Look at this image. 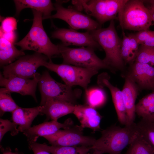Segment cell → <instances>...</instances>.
<instances>
[{"mask_svg":"<svg viewBox=\"0 0 154 154\" xmlns=\"http://www.w3.org/2000/svg\"><path fill=\"white\" fill-rule=\"evenodd\" d=\"M137 133V123L134 122L123 127L111 126L101 131V137L91 146L92 150L97 154H120Z\"/></svg>","mask_w":154,"mask_h":154,"instance_id":"obj_1","label":"cell"},{"mask_svg":"<svg viewBox=\"0 0 154 154\" xmlns=\"http://www.w3.org/2000/svg\"><path fill=\"white\" fill-rule=\"evenodd\" d=\"M32 10L33 19L30 30L23 39L14 44L20 46L23 51L33 50L45 55L50 60L53 56L60 54L58 45L51 42L44 30L42 23V13Z\"/></svg>","mask_w":154,"mask_h":154,"instance_id":"obj_2","label":"cell"},{"mask_svg":"<svg viewBox=\"0 0 154 154\" xmlns=\"http://www.w3.org/2000/svg\"><path fill=\"white\" fill-rule=\"evenodd\" d=\"M89 31L105 52V57L103 60L104 62L112 69H122L125 64L121 55V40L116 29L114 20L110 21L106 28H100Z\"/></svg>","mask_w":154,"mask_h":154,"instance_id":"obj_3","label":"cell"},{"mask_svg":"<svg viewBox=\"0 0 154 154\" xmlns=\"http://www.w3.org/2000/svg\"><path fill=\"white\" fill-rule=\"evenodd\" d=\"M122 29L139 31L148 30L153 21L149 10L143 0H128L118 14Z\"/></svg>","mask_w":154,"mask_h":154,"instance_id":"obj_4","label":"cell"},{"mask_svg":"<svg viewBox=\"0 0 154 154\" xmlns=\"http://www.w3.org/2000/svg\"><path fill=\"white\" fill-rule=\"evenodd\" d=\"M38 84L41 95V106L52 99L65 101L75 105L81 95V90H73L72 87L57 82L48 71L40 75Z\"/></svg>","mask_w":154,"mask_h":154,"instance_id":"obj_5","label":"cell"},{"mask_svg":"<svg viewBox=\"0 0 154 154\" xmlns=\"http://www.w3.org/2000/svg\"><path fill=\"white\" fill-rule=\"evenodd\" d=\"M63 64L98 70L101 69H112L96 54L94 48L81 47L72 48L62 44H58Z\"/></svg>","mask_w":154,"mask_h":154,"instance_id":"obj_6","label":"cell"},{"mask_svg":"<svg viewBox=\"0 0 154 154\" xmlns=\"http://www.w3.org/2000/svg\"><path fill=\"white\" fill-rule=\"evenodd\" d=\"M45 62L44 66L56 73L67 85L71 87L79 86L85 91L92 78L98 72L97 70L70 64H56L51 59Z\"/></svg>","mask_w":154,"mask_h":154,"instance_id":"obj_7","label":"cell"},{"mask_svg":"<svg viewBox=\"0 0 154 154\" xmlns=\"http://www.w3.org/2000/svg\"><path fill=\"white\" fill-rule=\"evenodd\" d=\"M49 60L45 55L35 52L30 55H23L13 62L4 66L3 76L5 78L17 77L27 79L33 78L37 72V69L44 66Z\"/></svg>","mask_w":154,"mask_h":154,"instance_id":"obj_8","label":"cell"},{"mask_svg":"<svg viewBox=\"0 0 154 154\" xmlns=\"http://www.w3.org/2000/svg\"><path fill=\"white\" fill-rule=\"evenodd\" d=\"M73 4L76 10H84L95 18L101 26L107 21L116 19L119 11L115 0H74Z\"/></svg>","mask_w":154,"mask_h":154,"instance_id":"obj_9","label":"cell"},{"mask_svg":"<svg viewBox=\"0 0 154 154\" xmlns=\"http://www.w3.org/2000/svg\"><path fill=\"white\" fill-rule=\"evenodd\" d=\"M62 3L56 1L54 4L56 13L53 15L46 18L48 19H58L66 22L70 28L74 30L84 29L91 31L101 28L98 23L75 9L66 8L62 5Z\"/></svg>","mask_w":154,"mask_h":154,"instance_id":"obj_10","label":"cell"},{"mask_svg":"<svg viewBox=\"0 0 154 154\" xmlns=\"http://www.w3.org/2000/svg\"><path fill=\"white\" fill-rule=\"evenodd\" d=\"M83 129L80 125H73L63 130L60 129L53 134L43 137L52 145L92 146L96 139L84 135Z\"/></svg>","mask_w":154,"mask_h":154,"instance_id":"obj_11","label":"cell"},{"mask_svg":"<svg viewBox=\"0 0 154 154\" xmlns=\"http://www.w3.org/2000/svg\"><path fill=\"white\" fill-rule=\"evenodd\" d=\"M51 37L60 40L62 44L66 46H86L94 49L101 48L93 38L89 31L81 33L71 28L58 29L52 33Z\"/></svg>","mask_w":154,"mask_h":154,"instance_id":"obj_12","label":"cell"},{"mask_svg":"<svg viewBox=\"0 0 154 154\" xmlns=\"http://www.w3.org/2000/svg\"><path fill=\"white\" fill-rule=\"evenodd\" d=\"M40 75L37 73L32 79L14 76L5 78L0 72V86L6 88L11 93L31 96L37 102L36 91Z\"/></svg>","mask_w":154,"mask_h":154,"instance_id":"obj_13","label":"cell"},{"mask_svg":"<svg viewBox=\"0 0 154 154\" xmlns=\"http://www.w3.org/2000/svg\"><path fill=\"white\" fill-rule=\"evenodd\" d=\"M73 122L70 118L67 119L63 123L52 120L34 125L23 133L27 137L29 142H35L39 137L53 134L61 128L64 129L68 128L73 126Z\"/></svg>","mask_w":154,"mask_h":154,"instance_id":"obj_14","label":"cell"},{"mask_svg":"<svg viewBox=\"0 0 154 154\" xmlns=\"http://www.w3.org/2000/svg\"><path fill=\"white\" fill-rule=\"evenodd\" d=\"M131 64L128 75L138 87L154 91V67L137 62Z\"/></svg>","mask_w":154,"mask_h":154,"instance_id":"obj_15","label":"cell"},{"mask_svg":"<svg viewBox=\"0 0 154 154\" xmlns=\"http://www.w3.org/2000/svg\"><path fill=\"white\" fill-rule=\"evenodd\" d=\"M73 114L77 117L83 128L91 129L93 132L100 129L102 116L95 108L87 104L75 105Z\"/></svg>","mask_w":154,"mask_h":154,"instance_id":"obj_16","label":"cell"},{"mask_svg":"<svg viewBox=\"0 0 154 154\" xmlns=\"http://www.w3.org/2000/svg\"><path fill=\"white\" fill-rule=\"evenodd\" d=\"M138 88L136 84L128 75L121 90L126 110L127 119V125L134 122L135 114V104L138 95Z\"/></svg>","mask_w":154,"mask_h":154,"instance_id":"obj_17","label":"cell"},{"mask_svg":"<svg viewBox=\"0 0 154 154\" xmlns=\"http://www.w3.org/2000/svg\"><path fill=\"white\" fill-rule=\"evenodd\" d=\"M42 106L41 114L45 115L46 120L57 121L60 117L73 113L75 104L65 101L52 99L47 101Z\"/></svg>","mask_w":154,"mask_h":154,"instance_id":"obj_18","label":"cell"},{"mask_svg":"<svg viewBox=\"0 0 154 154\" xmlns=\"http://www.w3.org/2000/svg\"><path fill=\"white\" fill-rule=\"evenodd\" d=\"M99 77L98 84L100 86L107 87L111 92L119 121L122 125H127V117L121 91L112 85L104 76L102 75Z\"/></svg>","mask_w":154,"mask_h":154,"instance_id":"obj_19","label":"cell"},{"mask_svg":"<svg viewBox=\"0 0 154 154\" xmlns=\"http://www.w3.org/2000/svg\"><path fill=\"white\" fill-rule=\"evenodd\" d=\"M43 106H38L29 108L19 107L12 113L13 122L18 126L19 131L23 132L31 127L32 122L38 115L41 114Z\"/></svg>","mask_w":154,"mask_h":154,"instance_id":"obj_20","label":"cell"},{"mask_svg":"<svg viewBox=\"0 0 154 154\" xmlns=\"http://www.w3.org/2000/svg\"><path fill=\"white\" fill-rule=\"evenodd\" d=\"M14 1L17 16L23 9L30 8L41 12L43 15V20L51 15L52 11L55 10L54 4L50 0H15Z\"/></svg>","mask_w":154,"mask_h":154,"instance_id":"obj_21","label":"cell"},{"mask_svg":"<svg viewBox=\"0 0 154 154\" xmlns=\"http://www.w3.org/2000/svg\"><path fill=\"white\" fill-rule=\"evenodd\" d=\"M13 44L5 39H0V64L1 66L9 64L20 57L25 55L22 49H17Z\"/></svg>","mask_w":154,"mask_h":154,"instance_id":"obj_22","label":"cell"},{"mask_svg":"<svg viewBox=\"0 0 154 154\" xmlns=\"http://www.w3.org/2000/svg\"><path fill=\"white\" fill-rule=\"evenodd\" d=\"M135 112L142 119L154 121V91L139 100L135 105Z\"/></svg>","mask_w":154,"mask_h":154,"instance_id":"obj_23","label":"cell"},{"mask_svg":"<svg viewBox=\"0 0 154 154\" xmlns=\"http://www.w3.org/2000/svg\"><path fill=\"white\" fill-rule=\"evenodd\" d=\"M40 144L43 148L52 154H91L90 151L92 150L91 146H48Z\"/></svg>","mask_w":154,"mask_h":154,"instance_id":"obj_24","label":"cell"},{"mask_svg":"<svg viewBox=\"0 0 154 154\" xmlns=\"http://www.w3.org/2000/svg\"><path fill=\"white\" fill-rule=\"evenodd\" d=\"M125 154H154V150L138 133Z\"/></svg>","mask_w":154,"mask_h":154,"instance_id":"obj_25","label":"cell"},{"mask_svg":"<svg viewBox=\"0 0 154 154\" xmlns=\"http://www.w3.org/2000/svg\"><path fill=\"white\" fill-rule=\"evenodd\" d=\"M11 93L5 88L0 89L1 116L6 112L12 113L19 107L12 98Z\"/></svg>","mask_w":154,"mask_h":154,"instance_id":"obj_26","label":"cell"},{"mask_svg":"<svg viewBox=\"0 0 154 154\" xmlns=\"http://www.w3.org/2000/svg\"><path fill=\"white\" fill-rule=\"evenodd\" d=\"M87 105L95 108L103 105L106 102L105 94L101 89L92 88L86 91Z\"/></svg>","mask_w":154,"mask_h":154,"instance_id":"obj_27","label":"cell"},{"mask_svg":"<svg viewBox=\"0 0 154 154\" xmlns=\"http://www.w3.org/2000/svg\"><path fill=\"white\" fill-rule=\"evenodd\" d=\"M137 125L138 133L154 150V121L141 119Z\"/></svg>","mask_w":154,"mask_h":154,"instance_id":"obj_28","label":"cell"},{"mask_svg":"<svg viewBox=\"0 0 154 154\" xmlns=\"http://www.w3.org/2000/svg\"><path fill=\"white\" fill-rule=\"evenodd\" d=\"M134 62L154 65V48L140 45Z\"/></svg>","mask_w":154,"mask_h":154,"instance_id":"obj_29","label":"cell"},{"mask_svg":"<svg viewBox=\"0 0 154 154\" xmlns=\"http://www.w3.org/2000/svg\"><path fill=\"white\" fill-rule=\"evenodd\" d=\"M122 35L121 47V56L125 64H132L134 62V60L131 54L129 39L128 36H127L123 31Z\"/></svg>","mask_w":154,"mask_h":154,"instance_id":"obj_30","label":"cell"},{"mask_svg":"<svg viewBox=\"0 0 154 154\" xmlns=\"http://www.w3.org/2000/svg\"><path fill=\"white\" fill-rule=\"evenodd\" d=\"M18 125L8 119H0V142L5 134L8 131H11L12 135H17L19 131L17 127Z\"/></svg>","mask_w":154,"mask_h":154,"instance_id":"obj_31","label":"cell"},{"mask_svg":"<svg viewBox=\"0 0 154 154\" xmlns=\"http://www.w3.org/2000/svg\"><path fill=\"white\" fill-rule=\"evenodd\" d=\"M17 26V21L14 17H7L2 20L0 30L3 32L15 31Z\"/></svg>","mask_w":154,"mask_h":154,"instance_id":"obj_32","label":"cell"},{"mask_svg":"<svg viewBox=\"0 0 154 154\" xmlns=\"http://www.w3.org/2000/svg\"><path fill=\"white\" fill-rule=\"evenodd\" d=\"M132 57L134 61L138 52L140 45L134 34H131L128 36Z\"/></svg>","mask_w":154,"mask_h":154,"instance_id":"obj_33","label":"cell"},{"mask_svg":"<svg viewBox=\"0 0 154 154\" xmlns=\"http://www.w3.org/2000/svg\"><path fill=\"white\" fill-rule=\"evenodd\" d=\"M153 31L148 30H141L135 34L139 45L143 44L153 33Z\"/></svg>","mask_w":154,"mask_h":154,"instance_id":"obj_34","label":"cell"},{"mask_svg":"<svg viewBox=\"0 0 154 154\" xmlns=\"http://www.w3.org/2000/svg\"><path fill=\"white\" fill-rule=\"evenodd\" d=\"M29 147L34 154H52L43 148L39 143L35 142H29Z\"/></svg>","mask_w":154,"mask_h":154,"instance_id":"obj_35","label":"cell"},{"mask_svg":"<svg viewBox=\"0 0 154 154\" xmlns=\"http://www.w3.org/2000/svg\"><path fill=\"white\" fill-rule=\"evenodd\" d=\"M0 38H3L14 44L16 42L17 35L15 31L3 32L0 30Z\"/></svg>","mask_w":154,"mask_h":154,"instance_id":"obj_36","label":"cell"},{"mask_svg":"<svg viewBox=\"0 0 154 154\" xmlns=\"http://www.w3.org/2000/svg\"><path fill=\"white\" fill-rule=\"evenodd\" d=\"M144 1L149 4L148 6L146 7L149 10L154 11V0H144Z\"/></svg>","mask_w":154,"mask_h":154,"instance_id":"obj_37","label":"cell"},{"mask_svg":"<svg viewBox=\"0 0 154 154\" xmlns=\"http://www.w3.org/2000/svg\"><path fill=\"white\" fill-rule=\"evenodd\" d=\"M149 11L151 14L152 21L154 22V11Z\"/></svg>","mask_w":154,"mask_h":154,"instance_id":"obj_38","label":"cell"},{"mask_svg":"<svg viewBox=\"0 0 154 154\" xmlns=\"http://www.w3.org/2000/svg\"><path fill=\"white\" fill-rule=\"evenodd\" d=\"M14 154H19L17 153L14 152Z\"/></svg>","mask_w":154,"mask_h":154,"instance_id":"obj_39","label":"cell"},{"mask_svg":"<svg viewBox=\"0 0 154 154\" xmlns=\"http://www.w3.org/2000/svg\"><path fill=\"white\" fill-rule=\"evenodd\" d=\"M97 154L96 153H94V152H93V154Z\"/></svg>","mask_w":154,"mask_h":154,"instance_id":"obj_40","label":"cell"}]
</instances>
